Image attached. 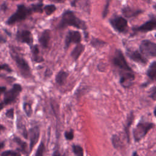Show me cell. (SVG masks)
<instances>
[{
  "label": "cell",
  "mask_w": 156,
  "mask_h": 156,
  "mask_svg": "<svg viewBox=\"0 0 156 156\" xmlns=\"http://www.w3.org/2000/svg\"><path fill=\"white\" fill-rule=\"evenodd\" d=\"M33 13L31 7H27L24 4H20L17 6L16 12L12 14L6 21L7 25H13L18 22L26 20Z\"/></svg>",
  "instance_id": "3"
},
{
  "label": "cell",
  "mask_w": 156,
  "mask_h": 156,
  "mask_svg": "<svg viewBox=\"0 0 156 156\" xmlns=\"http://www.w3.org/2000/svg\"><path fill=\"white\" fill-rule=\"evenodd\" d=\"M156 30V18H152L139 26H135L132 28L135 32H148Z\"/></svg>",
  "instance_id": "13"
},
{
  "label": "cell",
  "mask_w": 156,
  "mask_h": 156,
  "mask_svg": "<svg viewBox=\"0 0 156 156\" xmlns=\"http://www.w3.org/2000/svg\"><path fill=\"white\" fill-rule=\"evenodd\" d=\"M6 90H7V88L5 86H1L0 87V92L1 94H4Z\"/></svg>",
  "instance_id": "37"
},
{
  "label": "cell",
  "mask_w": 156,
  "mask_h": 156,
  "mask_svg": "<svg viewBox=\"0 0 156 156\" xmlns=\"http://www.w3.org/2000/svg\"><path fill=\"white\" fill-rule=\"evenodd\" d=\"M33 12L34 13H42L44 10H43V4L42 2H38V4H32L30 6Z\"/></svg>",
  "instance_id": "27"
},
{
  "label": "cell",
  "mask_w": 156,
  "mask_h": 156,
  "mask_svg": "<svg viewBox=\"0 0 156 156\" xmlns=\"http://www.w3.org/2000/svg\"><path fill=\"white\" fill-rule=\"evenodd\" d=\"M68 26H73L77 29L82 30L84 32L85 38H87L88 35L86 32L87 30V26L85 22L78 18L74 12L69 10H67L63 13L60 21L58 24L57 28L62 29Z\"/></svg>",
  "instance_id": "1"
},
{
  "label": "cell",
  "mask_w": 156,
  "mask_h": 156,
  "mask_svg": "<svg viewBox=\"0 0 156 156\" xmlns=\"http://www.w3.org/2000/svg\"><path fill=\"white\" fill-rule=\"evenodd\" d=\"M16 40L21 43L27 44L29 46L33 45L34 39L31 32L29 30H19L16 34Z\"/></svg>",
  "instance_id": "12"
},
{
  "label": "cell",
  "mask_w": 156,
  "mask_h": 156,
  "mask_svg": "<svg viewBox=\"0 0 156 156\" xmlns=\"http://www.w3.org/2000/svg\"><path fill=\"white\" fill-rule=\"evenodd\" d=\"M72 151L75 155H77V156L83 155V149L82 147L79 144H73L72 145Z\"/></svg>",
  "instance_id": "25"
},
{
  "label": "cell",
  "mask_w": 156,
  "mask_h": 156,
  "mask_svg": "<svg viewBox=\"0 0 156 156\" xmlns=\"http://www.w3.org/2000/svg\"><path fill=\"white\" fill-rule=\"evenodd\" d=\"M22 86L19 83H14L9 90H6L4 93V98L0 104V108L2 110L7 105L15 102L18 96L22 91Z\"/></svg>",
  "instance_id": "5"
},
{
  "label": "cell",
  "mask_w": 156,
  "mask_h": 156,
  "mask_svg": "<svg viewBox=\"0 0 156 156\" xmlns=\"http://www.w3.org/2000/svg\"><path fill=\"white\" fill-rule=\"evenodd\" d=\"M85 49V45L79 43L76 44L71 52V57L74 62H77Z\"/></svg>",
  "instance_id": "18"
},
{
  "label": "cell",
  "mask_w": 156,
  "mask_h": 156,
  "mask_svg": "<svg viewBox=\"0 0 156 156\" xmlns=\"http://www.w3.org/2000/svg\"><path fill=\"white\" fill-rule=\"evenodd\" d=\"M23 110H24L26 115L28 118L31 117V116L32 115V113H33L32 104L29 102L24 101L23 104Z\"/></svg>",
  "instance_id": "24"
},
{
  "label": "cell",
  "mask_w": 156,
  "mask_h": 156,
  "mask_svg": "<svg viewBox=\"0 0 156 156\" xmlns=\"http://www.w3.org/2000/svg\"><path fill=\"white\" fill-rule=\"evenodd\" d=\"M49 1L55 3H64L66 0H49Z\"/></svg>",
  "instance_id": "36"
},
{
  "label": "cell",
  "mask_w": 156,
  "mask_h": 156,
  "mask_svg": "<svg viewBox=\"0 0 156 156\" xmlns=\"http://www.w3.org/2000/svg\"><path fill=\"white\" fill-rule=\"evenodd\" d=\"M138 155V154L136 153V152H134L132 154V155Z\"/></svg>",
  "instance_id": "42"
},
{
  "label": "cell",
  "mask_w": 156,
  "mask_h": 156,
  "mask_svg": "<svg viewBox=\"0 0 156 156\" xmlns=\"http://www.w3.org/2000/svg\"><path fill=\"white\" fill-rule=\"evenodd\" d=\"M1 156H20L21 153L18 151L14 150H6L1 153Z\"/></svg>",
  "instance_id": "30"
},
{
  "label": "cell",
  "mask_w": 156,
  "mask_h": 156,
  "mask_svg": "<svg viewBox=\"0 0 156 156\" xmlns=\"http://www.w3.org/2000/svg\"><path fill=\"white\" fill-rule=\"evenodd\" d=\"M43 10H44V12H45V13L47 15L49 16V15H52L56 10V7L53 4L46 5L44 6Z\"/></svg>",
  "instance_id": "28"
},
{
  "label": "cell",
  "mask_w": 156,
  "mask_h": 156,
  "mask_svg": "<svg viewBox=\"0 0 156 156\" xmlns=\"http://www.w3.org/2000/svg\"><path fill=\"white\" fill-rule=\"evenodd\" d=\"M44 151H45V146H44L43 141H41L40 142V143L39 144L34 155L35 156H42V155H43Z\"/></svg>",
  "instance_id": "29"
},
{
  "label": "cell",
  "mask_w": 156,
  "mask_h": 156,
  "mask_svg": "<svg viewBox=\"0 0 156 156\" xmlns=\"http://www.w3.org/2000/svg\"><path fill=\"white\" fill-rule=\"evenodd\" d=\"M154 126L155 124L153 122L142 120L140 121L133 130V137L135 142H140Z\"/></svg>",
  "instance_id": "4"
},
{
  "label": "cell",
  "mask_w": 156,
  "mask_h": 156,
  "mask_svg": "<svg viewBox=\"0 0 156 156\" xmlns=\"http://www.w3.org/2000/svg\"><path fill=\"white\" fill-rule=\"evenodd\" d=\"M40 127L38 126H35L30 127L28 131V134L29 136V154L32 151L34 147L38 143L40 137Z\"/></svg>",
  "instance_id": "14"
},
{
  "label": "cell",
  "mask_w": 156,
  "mask_h": 156,
  "mask_svg": "<svg viewBox=\"0 0 156 156\" xmlns=\"http://www.w3.org/2000/svg\"><path fill=\"white\" fill-rule=\"evenodd\" d=\"M147 76L152 81L156 82V61L152 62L146 71Z\"/></svg>",
  "instance_id": "22"
},
{
  "label": "cell",
  "mask_w": 156,
  "mask_h": 156,
  "mask_svg": "<svg viewBox=\"0 0 156 156\" xmlns=\"http://www.w3.org/2000/svg\"><path fill=\"white\" fill-rule=\"evenodd\" d=\"M52 155H60L61 154H60L58 151H54L53 154H52Z\"/></svg>",
  "instance_id": "39"
},
{
  "label": "cell",
  "mask_w": 156,
  "mask_h": 156,
  "mask_svg": "<svg viewBox=\"0 0 156 156\" xmlns=\"http://www.w3.org/2000/svg\"><path fill=\"white\" fill-rule=\"evenodd\" d=\"M143 12L140 9H134L130 7H125L122 9V13L123 15L126 18L135 17Z\"/></svg>",
  "instance_id": "19"
},
{
  "label": "cell",
  "mask_w": 156,
  "mask_h": 156,
  "mask_svg": "<svg viewBox=\"0 0 156 156\" xmlns=\"http://www.w3.org/2000/svg\"><path fill=\"white\" fill-rule=\"evenodd\" d=\"M65 138L68 141H71L74 138V130L73 129H69V130H66L64 132Z\"/></svg>",
  "instance_id": "31"
},
{
  "label": "cell",
  "mask_w": 156,
  "mask_h": 156,
  "mask_svg": "<svg viewBox=\"0 0 156 156\" xmlns=\"http://www.w3.org/2000/svg\"><path fill=\"white\" fill-rule=\"evenodd\" d=\"M13 141L18 146L17 148V150L20 152H21L23 154H27V155L29 154V151H27V143L26 142L23 141V140H21V138H20L19 137H18L16 136H15L13 138Z\"/></svg>",
  "instance_id": "20"
},
{
  "label": "cell",
  "mask_w": 156,
  "mask_h": 156,
  "mask_svg": "<svg viewBox=\"0 0 156 156\" xmlns=\"http://www.w3.org/2000/svg\"><path fill=\"white\" fill-rule=\"evenodd\" d=\"M82 40V35L80 32L77 30H70L68 32L65 41H64V49L67 50L71 44L79 43Z\"/></svg>",
  "instance_id": "9"
},
{
  "label": "cell",
  "mask_w": 156,
  "mask_h": 156,
  "mask_svg": "<svg viewBox=\"0 0 156 156\" xmlns=\"http://www.w3.org/2000/svg\"><path fill=\"white\" fill-rule=\"evenodd\" d=\"M113 65L119 70V73L133 71L132 68L127 63L124 55L119 49H116L112 59Z\"/></svg>",
  "instance_id": "6"
},
{
  "label": "cell",
  "mask_w": 156,
  "mask_h": 156,
  "mask_svg": "<svg viewBox=\"0 0 156 156\" xmlns=\"http://www.w3.org/2000/svg\"><path fill=\"white\" fill-rule=\"evenodd\" d=\"M51 40V31L49 29L43 30L38 37V42L43 49H47L49 47Z\"/></svg>",
  "instance_id": "15"
},
{
  "label": "cell",
  "mask_w": 156,
  "mask_h": 156,
  "mask_svg": "<svg viewBox=\"0 0 156 156\" xmlns=\"http://www.w3.org/2000/svg\"><path fill=\"white\" fill-rule=\"evenodd\" d=\"M110 0H107L106 1V3L104 7V9L102 10V16L103 18H105L108 12V9H109V5H110Z\"/></svg>",
  "instance_id": "33"
},
{
  "label": "cell",
  "mask_w": 156,
  "mask_h": 156,
  "mask_svg": "<svg viewBox=\"0 0 156 156\" xmlns=\"http://www.w3.org/2000/svg\"><path fill=\"white\" fill-rule=\"evenodd\" d=\"M140 51L146 57H156V43L149 40H143L139 46Z\"/></svg>",
  "instance_id": "7"
},
{
  "label": "cell",
  "mask_w": 156,
  "mask_h": 156,
  "mask_svg": "<svg viewBox=\"0 0 156 156\" xmlns=\"http://www.w3.org/2000/svg\"><path fill=\"white\" fill-rule=\"evenodd\" d=\"M107 44V43L105 41H104L99 38H94V37L90 41L91 46L96 49H99L101 48H102L103 46H105Z\"/></svg>",
  "instance_id": "23"
},
{
  "label": "cell",
  "mask_w": 156,
  "mask_h": 156,
  "mask_svg": "<svg viewBox=\"0 0 156 156\" xmlns=\"http://www.w3.org/2000/svg\"><path fill=\"white\" fill-rule=\"evenodd\" d=\"M119 83L124 88H130L134 83L135 75L134 71H129L119 73Z\"/></svg>",
  "instance_id": "10"
},
{
  "label": "cell",
  "mask_w": 156,
  "mask_h": 156,
  "mask_svg": "<svg viewBox=\"0 0 156 156\" xmlns=\"http://www.w3.org/2000/svg\"><path fill=\"white\" fill-rule=\"evenodd\" d=\"M0 42H1V44H3L4 43H5L7 41V40L5 39V38H4L3 36L1 35V39H0Z\"/></svg>",
  "instance_id": "38"
},
{
  "label": "cell",
  "mask_w": 156,
  "mask_h": 156,
  "mask_svg": "<svg viewBox=\"0 0 156 156\" xmlns=\"http://www.w3.org/2000/svg\"><path fill=\"white\" fill-rule=\"evenodd\" d=\"M112 143L113 146L115 149H118L119 147H121V140H120L119 137L117 135L115 134V135H112Z\"/></svg>",
  "instance_id": "26"
},
{
  "label": "cell",
  "mask_w": 156,
  "mask_h": 156,
  "mask_svg": "<svg viewBox=\"0 0 156 156\" xmlns=\"http://www.w3.org/2000/svg\"><path fill=\"white\" fill-rule=\"evenodd\" d=\"M1 69L5 71V72L8 73H11L13 72L12 69L11 68V67L6 63H1Z\"/></svg>",
  "instance_id": "34"
},
{
  "label": "cell",
  "mask_w": 156,
  "mask_h": 156,
  "mask_svg": "<svg viewBox=\"0 0 156 156\" xmlns=\"http://www.w3.org/2000/svg\"><path fill=\"white\" fill-rule=\"evenodd\" d=\"M153 113H154V116L156 118V106H155V107L154 108V111H153Z\"/></svg>",
  "instance_id": "41"
},
{
  "label": "cell",
  "mask_w": 156,
  "mask_h": 156,
  "mask_svg": "<svg viewBox=\"0 0 156 156\" xmlns=\"http://www.w3.org/2000/svg\"><path fill=\"white\" fill-rule=\"evenodd\" d=\"M135 118V115L133 113V111H131L129 115H127V119H126V124L124 125V132H125V134L126 136V138H127V141L128 143H130V127L131 126V125L132 124L133 120Z\"/></svg>",
  "instance_id": "16"
},
{
  "label": "cell",
  "mask_w": 156,
  "mask_h": 156,
  "mask_svg": "<svg viewBox=\"0 0 156 156\" xmlns=\"http://www.w3.org/2000/svg\"><path fill=\"white\" fill-rule=\"evenodd\" d=\"M4 144H5V143L4 141H1V143H0V149L1 150L4 147Z\"/></svg>",
  "instance_id": "40"
},
{
  "label": "cell",
  "mask_w": 156,
  "mask_h": 156,
  "mask_svg": "<svg viewBox=\"0 0 156 156\" xmlns=\"http://www.w3.org/2000/svg\"><path fill=\"white\" fill-rule=\"evenodd\" d=\"M32 59L35 63H41L44 61L43 57L40 55L38 44H33L30 46Z\"/></svg>",
  "instance_id": "17"
},
{
  "label": "cell",
  "mask_w": 156,
  "mask_h": 156,
  "mask_svg": "<svg viewBox=\"0 0 156 156\" xmlns=\"http://www.w3.org/2000/svg\"><path fill=\"white\" fill-rule=\"evenodd\" d=\"M5 116L7 118L13 119H14V109L13 108H11L7 110L5 113Z\"/></svg>",
  "instance_id": "35"
},
{
  "label": "cell",
  "mask_w": 156,
  "mask_h": 156,
  "mask_svg": "<svg viewBox=\"0 0 156 156\" xmlns=\"http://www.w3.org/2000/svg\"><path fill=\"white\" fill-rule=\"evenodd\" d=\"M13 1H17V0H13Z\"/></svg>",
  "instance_id": "44"
},
{
  "label": "cell",
  "mask_w": 156,
  "mask_h": 156,
  "mask_svg": "<svg viewBox=\"0 0 156 156\" xmlns=\"http://www.w3.org/2000/svg\"><path fill=\"white\" fill-rule=\"evenodd\" d=\"M149 98L152 100L156 101V86H154L149 90Z\"/></svg>",
  "instance_id": "32"
},
{
  "label": "cell",
  "mask_w": 156,
  "mask_h": 156,
  "mask_svg": "<svg viewBox=\"0 0 156 156\" xmlns=\"http://www.w3.org/2000/svg\"><path fill=\"white\" fill-rule=\"evenodd\" d=\"M9 49L10 55L12 60L15 62L20 75L25 79H30L33 77L31 68L24 57L14 49L12 46H9Z\"/></svg>",
  "instance_id": "2"
},
{
  "label": "cell",
  "mask_w": 156,
  "mask_h": 156,
  "mask_svg": "<svg viewBox=\"0 0 156 156\" xmlns=\"http://www.w3.org/2000/svg\"><path fill=\"white\" fill-rule=\"evenodd\" d=\"M38 1L40 2H42V1H43V0H38Z\"/></svg>",
  "instance_id": "43"
},
{
  "label": "cell",
  "mask_w": 156,
  "mask_h": 156,
  "mask_svg": "<svg viewBox=\"0 0 156 156\" xmlns=\"http://www.w3.org/2000/svg\"><path fill=\"white\" fill-rule=\"evenodd\" d=\"M126 55L132 61L141 64L146 65L148 62L147 58H146L140 50H132L129 48L126 49Z\"/></svg>",
  "instance_id": "11"
},
{
  "label": "cell",
  "mask_w": 156,
  "mask_h": 156,
  "mask_svg": "<svg viewBox=\"0 0 156 156\" xmlns=\"http://www.w3.org/2000/svg\"><path fill=\"white\" fill-rule=\"evenodd\" d=\"M110 24L115 30L119 33H126L128 29L127 20L121 16H116L110 19Z\"/></svg>",
  "instance_id": "8"
},
{
  "label": "cell",
  "mask_w": 156,
  "mask_h": 156,
  "mask_svg": "<svg viewBox=\"0 0 156 156\" xmlns=\"http://www.w3.org/2000/svg\"><path fill=\"white\" fill-rule=\"evenodd\" d=\"M68 73L64 70H60L55 75V81L56 83L60 86L63 85L66 82L67 77H68Z\"/></svg>",
  "instance_id": "21"
}]
</instances>
